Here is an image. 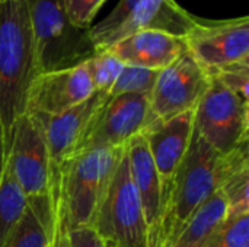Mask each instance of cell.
<instances>
[{"label":"cell","instance_id":"cell-19","mask_svg":"<svg viewBox=\"0 0 249 247\" xmlns=\"http://www.w3.org/2000/svg\"><path fill=\"white\" fill-rule=\"evenodd\" d=\"M226 218L228 204L222 192L217 191L188 218L168 247H201Z\"/></svg>","mask_w":249,"mask_h":247},{"label":"cell","instance_id":"cell-21","mask_svg":"<svg viewBox=\"0 0 249 247\" xmlns=\"http://www.w3.org/2000/svg\"><path fill=\"white\" fill-rule=\"evenodd\" d=\"M160 70L125 66L123 67L117 82L109 90V96L118 95H152Z\"/></svg>","mask_w":249,"mask_h":247},{"label":"cell","instance_id":"cell-6","mask_svg":"<svg viewBox=\"0 0 249 247\" xmlns=\"http://www.w3.org/2000/svg\"><path fill=\"white\" fill-rule=\"evenodd\" d=\"M194 130L225 156L249 141V103L216 77L194 109Z\"/></svg>","mask_w":249,"mask_h":247},{"label":"cell","instance_id":"cell-1","mask_svg":"<svg viewBox=\"0 0 249 247\" xmlns=\"http://www.w3.org/2000/svg\"><path fill=\"white\" fill-rule=\"evenodd\" d=\"M38 74L26 0L0 1V141L3 160L15 122L26 111L31 83Z\"/></svg>","mask_w":249,"mask_h":247},{"label":"cell","instance_id":"cell-24","mask_svg":"<svg viewBox=\"0 0 249 247\" xmlns=\"http://www.w3.org/2000/svg\"><path fill=\"white\" fill-rule=\"evenodd\" d=\"M139 3H140V0H120L117 3V6L112 9V12L105 19L98 22L95 26L89 28V36H90L95 48L102 42V39L105 36H108L115 28H118L127 19V16L134 10V7Z\"/></svg>","mask_w":249,"mask_h":247},{"label":"cell","instance_id":"cell-22","mask_svg":"<svg viewBox=\"0 0 249 247\" xmlns=\"http://www.w3.org/2000/svg\"><path fill=\"white\" fill-rule=\"evenodd\" d=\"M85 66L88 68L93 89L108 95L124 67V64L107 49L98 51L85 63Z\"/></svg>","mask_w":249,"mask_h":247},{"label":"cell","instance_id":"cell-28","mask_svg":"<svg viewBox=\"0 0 249 247\" xmlns=\"http://www.w3.org/2000/svg\"><path fill=\"white\" fill-rule=\"evenodd\" d=\"M50 247H70L69 237H67V229L60 213L53 215V233H51Z\"/></svg>","mask_w":249,"mask_h":247},{"label":"cell","instance_id":"cell-20","mask_svg":"<svg viewBox=\"0 0 249 247\" xmlns=\"http://www.w3.org/2000/svg\"><path fill=\"white\" fill-rule=\"evenodd\" d=\"M28 198L13 179L6 162L0 169V247L22 218Z\"/></svg>","mask_w":249,"mask_h":247},{"label":"cell","instance_id":"cell-3","mask_svg":"<svg viewBox=\"0 0 249 247\" xmlns=\"http://www.w3.org/2000/svg\"><path fill=\"white\" fill-rule=\"evenodd\" d=\"M124 147H96L74 153L61 169L60 213L66 229L90 227L109 188Z\"/></svg>","mask_w":249,"mask_h":247},{"label":"cell","instance_id":"cell-9","mask_svg":"<svg viewBox=\"0 0 249 247\" xmlns=\"http://www.w3.org/2000/svg\"><path fill=\"white\" fill-rule=\"evenodd\" d=\"M150 121V96H109L95 114L74 153L96 147H124Z\"/></svg>","mask_w":249,"mask_h":247},{"label":"cell","instance_id":"cell-10","mask_svg":"<svg viewBox=\"0 0 249 247\" xmlns=\"http://www.w3.org/2000/svg\"><path fill=\"white\" fill-rule=\"evenodd\" d=\"M190 54L209 74L249 61V17L197 20L185 36Z\"/></svg>","mask_w":249,"mask_h":247},{"label":"cell","instance_id":"cell-7","mask_svg":"<svg viewBox=\"0 0 249 247\" xmlns=\"http://www.w3.org/2000/svg\"><path fill=\"white\" fill-rule=\"evenodd\" d=\"M4 162L26 198L50 194V160L39 116L23 114L13 125Z\"/></svg>","mask_w":249,"mask_h":247},{"label":"cell","instance_id":"cell-8","mask_svg":"<svg viewBox=\"0 0 249 247\" xmlns=\"http://www.w3.org/2000/svg\"><path fill=\"white\" fill-rule=\"evenodd\" d=\"M108 98V93L95 90L86 100L58 115L39 116L45 128V138L48 147L50 201L53 211L57 208L60 199V181L63 165L74 154L90 121Z\"/></svg>","mask_w":249,"mask_h":247},{"label":"cell","instance_id":"cell-29","mask_svg":"<svg viewBox=\"0 0 249 247\" xmlns=\"http://www.w3.org/2000/svg\"><path fill=\"white\" fill-rule=\"evenodd\" d=\"M3 150H1V146H0V169H1V165H3Z\"/></svg>","mask_w":249,"mask_h":247},{"label":"cell","instance_id":"cell-15","mask_svg":"<svg viewBox=\"0 0 249 247\" xmlns=\"http://www.w3.org/2000/svg\"><path fill=\"white\" fill-rule=\"evenodd\" d=\"M123 64L163 70L188 51L185 36L160 31H139L107 48Z\"/></svg>","mask_w":249,"mask_h":247},{"label":"cell","instance_id":"cell-16","mask_svg":"<svg viewBox=\"0 0 249 247\" xmlns=\"http://www.w3.org/2000/svg\"><path fill=\"white\" fill-rule=\"evenodd\" d=\"M124 150L128 160L133 182L140 195L150 236L158 226L162 207V188L159 173L152 159L147 141L142 135V132L134 135L124 146Z\"/></svg>","mask_w":249,"mask_h":247},{"label":"cell","instance_id":"cell-12","mask_svg":"<svg viewBox=\"0 0 249 247\" xmlns=\"http://www.w3.org/2000/svg\"><path fill=\"white\" fill-rule=\"evenodd\" d=\"M93 92L85 63L67 70L39 73L31 83L25 112L38 116L58 115L82 103Z\"/></svg>","mask_w":249,"mask_h":247},{"label":"cell","instance_id":"cell-11","mask_svg":"<svg viewBox=\"0 0 249 247\" xmlns=\"http://www.w3.org/2000/svg\"><path fill=\"white\" fill-rule=\"evenodd\" d=\"M210 84V74L197 60L184 52L172 64L159 71L150 95L153 119H169L178 114L196 109Z\"/></svg>","mask_w":249,"mask_h":247},{"label":"cell","instance_id":"cell-2","mask_svg":"<svg viewBox=\"0 0 249 247\" xmlns=\"http://www.w3.org/2000/svg\"><path fill=\"white\" fill-rule=\"evenodd\" d=\"M223 156L194 130L188 150L179 163L160 207V215L149 243L168 247L188 218L219 191Z\"/></svg>","mask_w":249,"mask_h":247},{"label":"cell","instance_id":"cell-17","mask_svg":"<svg viewBox=\"0 0 249 247\" xmlns=\"http://www.w3.org/2000/svg\"><path fill=\"white\" fill-rule=\"evenodd\" d=\"M219 191L228 204V218L249 214L248 143L223 156Z\"/></svg>","mask_w":249,"mask_h":247},{"label":"cell","instance_id":"cell-14","mask_svg":"<svg viewBox=\"0 0 249 247\" xmlns=\"http://www.w3.org/2000/svg\"><path fill=\"white\" fill-rule=\"evenodd\" d=\"M197 20L198 17L187 12L175 0H140L127 19L102 39L96 51H104L139 31H160L177 36H187Z\"/></svg>","mask_w":249,"mask_h":247},{"label":"cell","instance_id":"cell-5","mask_svg":"<svg viewBox=\"0 0 249 247\" xmlns=\"http://www.w3.org/2000/svg\"><path fill=\"white\" fill-rule=\"evenodd\" d=\"M90 227L108 247H149V226L125 150Z\"/></svg>","mask_w":249,"mask_h":247},{"label":"cell","instance_id":"cell-23","mask_svg":"<svg viewBox=\"0 0 249 247\" xmlns=\"http://www.w3.org/2000/svg\"><path fill=\"white\" fill-rule=\"evenodd\" d=\"M201 247H249V214L226 218Z\"/></svg>","mask_w":249,"mask_h":247},{"label":"cell","instance_id":"cell-4","mask_svg":"<svg viewBox=\"0 0 249 247\" xmlns=\"http://www.w3.org/2000/svg\"><path fill=\"white\" fill-rule=\"evenodd\" d=\"M39 73L77 67L98 51L89 29L77 28L61 0H26Z\"/></svg>","mask_w":249,"mask_h":247},{"label":"cell","instance_id":"cell-27","mask_svg":"<svg viewBox=\"0 0 249 247\" xmlns=\"http://www.w3.org/2000/svg\"><path fill=\"white\" fill-rule=\"evenodd\" d=\"M70 247H108L92 227H76L67 230Z\"/></svg>","mask_w":249,"mask_h":247},{"label":"cell","instance_id":"cell-13","mask_svg":"<svg viewBox=\"0 0 249 247\" xmlns=\"http://www.w3.org/2000/svg\"><path fill=\"white\" fill-rule=\"evenodd\" d=\"M193 131L194 109L178 114L169 119H153L142 131L159 173L162 201L188 150Z\"/></svg>","mask_w":249,"mask_h":247},{"label":"cell","instance_id":"cell-25","mask_svg":"<svg viewBox=\"0 0 249 247\" xmlns=\"http://www.w3.org/2000/svg\"><path fill=\"white\" fill-rule=\"evenodd\" d=\"M210 76L216 77L242 99L249 100V61L226 66L217 71H213Z\"/></svg>","mask_w":249,"mask_h":247},{"label":"cell","instance_id":"cell-31","mask_svg":"<svg viewBox=\"0 0 249 247\" xmlns=\"http://www.w3.org/2000/svg\"><path fill=\"white\" fill-rule=\"evenodd\" d=\"M0 146H1V141H0Z\"/></svg>","mask_w":249,"mask_h":247},{"label":"cell","instance_id":"cell-30","mask_svg":"<svg viewBox=\"0 0 249 247\" xmlns=\"http://www.w3.org/2000/svg\"><path fill=\"white\" fill-rule=\"evenodd\" d=\"M149 247H162V246H160L159 243H156V242H153V243H150V245H149Z\"/></svg>","mask_w":249,"mask_h":247},{"label":"cell","instance_id":"cell-26","mask_svg":"<svg viewBox=\"0 0 249 247\" xmlns=\"http://www.w3.org/2000/svg\"><path fill=\"white\" fill-rule=\"evenodd\" d=\"M69 19L80 29H89L101 6L107 0H61Z\"/></svg>","mask_w":249,"mask_h":247},{"label":"cell","instance_id":"cell-18","mask_svg":"<svg viewBox=\"0 0 249 247\" xmlns=\"http://www.w3.org/2000/svg\"><path fill=\"white\" fill-rule=\"evenodd\" d=\"M53 210L50 194L28 198L25 213L1 247H50Z\"/></svg>","mask_w":249,"mask_h":247}]
</instances>
